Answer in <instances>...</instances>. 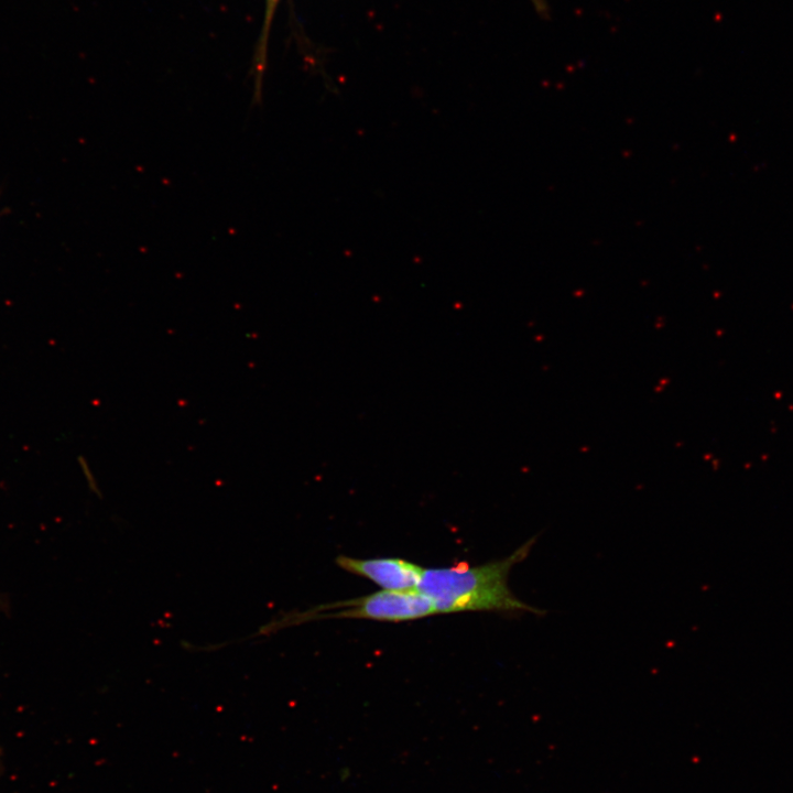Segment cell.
Returning <instances> with one entry per match:
<instances>
[{
	"label": "cell",
	"mask_w": 793,
	"mask_h": 793,
	"mask_svg": "<svg viewBox=\"0 0 793 793\" xmlns=\"http://www.w3.org/2000/svg\"><path fill=\"white\" fill-rule=\"evenodd\" d=\"M433 600L416 589L381 590L360 598L326 604L314 609L284 617L265 626L267 631L312 620L357 618L378 621H409L436 615Z\"/></svg>",
	"instance_id": "2"
},
{
	"label": "cell",
	"mask_w": 793,
	"mask_h": 793,
	"mask_svg": "<svg viewBox=\"0 0 793 793\" xmlns=\"http://www.w3.org/2000/svg\"><path fill=\"white\" fill-rule=\"evenodd\" d=\"M278 0H267V12H265V33L269 29L270 21L272 19V14L274 11V8L276 6Z\"/></svg>",
	"instance_id": "4"
},
{
	"label": "cell",
	"mask_w": 793,
	"mask_h": 793,
	"mask_svg": "<svg viewBox=\"0 0 793 793\" xmlns=\"http://www.w3.org/2000/svg\"><path fill=\"white\" fill-rule=\"evenodd\" d=\"M535 541V536L531 537L509 556L481 565L458 563L450 567L424 568L417 589L433 600L437 613L493 611L544 615L545 611L515 597L508 586L512 567L529 556Z\"/></svg>",
	"instance_id": "1"
},
{
	"label": "cell",
	"mask_w": 793,
	"mask_h": 793,
	"mask_svg": "<svg viewBox=\"0 0 793 793\" xmlns=\"http://www.w3.org/2000/svg\"><path fill=\"white\" fill-rule=\"evenodd\" d=\"M335 562L344 571L370 579L384 590L416 589L424 572L420 565L395 557L361 560L339 555Z\"/></svg>",
	"instance_id": "3"
}]
</instances>
